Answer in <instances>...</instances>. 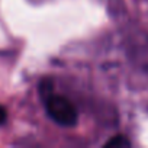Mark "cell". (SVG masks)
<instances>
[{
    "label": "cell",
    "mask_w": 148,
    "mask_h": 148,
    "mask_svg": "<svg viewBox=\"0 0 148 148\" xmlns=\"http://www.w3.org/2000/svg\"><path fill=\"white\" fill-rule=\"evenodd\" d=\"M45 109L47 113L52 121H55L61 126H74L77 123V110L74 105L57 95H51L49 97L45 99Z\"/></svg>",
    "instance_id": "obj_1"
},
{
    "label": "cell",
    "mask_w": 148,
    "mask_h": 148,
    "mask_svg": "<svg viewBox=\"0 0 148 148\" xmlns=\"http://www.w3.org/2000/svg\"><path fill=\"white\" fill-rule=\"evenodd\" d=\"M129 145H131V142L122 135H116L105 144V147H112V148H125V147H129Z\"/></svg>",
    "instance_id": "obj_2"
},
{
    "label": "cell",
    "mask_w": 148,
    "mask_h": 148,
    "mask_svg": "<svg viewBox=\"0 0 148 148\" xmlns=\"http://www.w3.org/2000/svg\"><path fill=\"white\" fill-rule=\"evenodd\" d=\"M39 90H41V95L44 96V99L49 97L52 95V82L51 80H44L39 84Z\"/></svg>",
    "instance_id": "obj_3"
},
{
    "label": "cell",
    "mask_w": 148,
    "mask_h": 148,
    "mask_svg": "<svg viewBox=\"0 0 148 148\" xmlns=\"http://www.w3.org/2000/svg\"><path fill=\"white\" fill-rule=\"evenodd\" d=\"M5 121H6V110H5V108L0 106V123H3Z\"/></svg>",
    "instance_id": "obj_4"
}]
</instances>
